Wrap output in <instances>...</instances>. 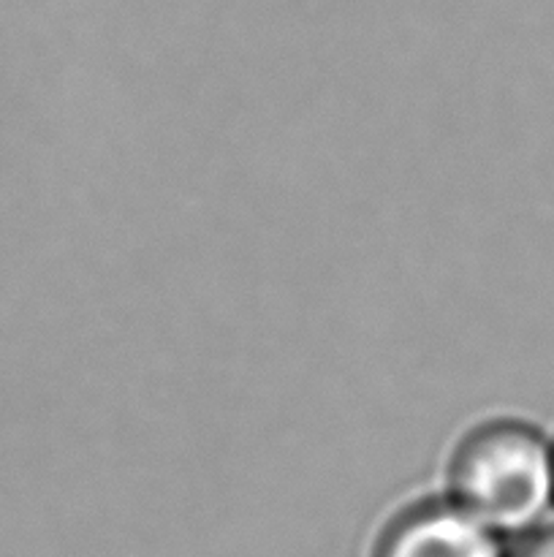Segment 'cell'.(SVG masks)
Returning a JSON list of instances; mask_svg holds the SVG:
<instances>
[{
    "label": "cell",
    "instance_id": "cell-1",
    "mask_svg": "<svg viewBox=\"0 0 554 557\" xmlns=\"http://www.w3.org/2000/svg\"><path fill=\"white\" fill-rule=\"evenodd\" d=\"M449 487L500 539H521L554 509V446L521 422H489L456 446Z\"/></svg>",
    "mask_w": 554,
    "mask_h": 557
},
{
    "label": "cell",
    "instance_id": "cell-2",
    "mask_svg": "<svg viewBox=\"0 0 554 557\" xmlns=\"http://www.w3.org/2000/svg\"><path fill=\"white\" fill-rule=\"evenodd\" d=\"M508 547L492 528L456 500L407 506L380 531L369 557H505Z\"/></svg>",
    "mask_w": 554,
    "mask_h": 557
},
{
    "label": "cell",
    "instance_id": "cell-3",
    "mask_svg": "<svg viewBox=\"0 0 554 557\" xmlns=\"http://www.w3.org/2000/svg\"><path fill=\"white\" fill-rule=\"evenodd\" d=\"M505 557H554V525H543L527 536L516 539Z\"/></svg>",
    "mask_w": 554,
    "mask_h": 557
}]
</instances>
